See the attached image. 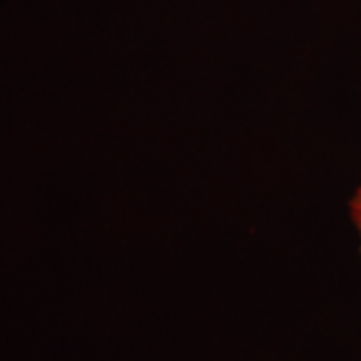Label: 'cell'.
Returning a JSON list of instances; mask_svg holds the SVG:
<instances>
[{"mask_svg": "<svg viewBox=\"0 0 361 361\" xmlns=\"http://www.w3.org/2000/svg\"><path fill=\"white\" fill-rule=\"evenodd\" d=\"M351 217H353V223L357 227V231L361 233V185L355 191V197L351 201Z\"/></svg>", "mask_w": 361, "mask_h": 361, "instance_id": "obj_1", "label": "cell"}]
</instances>
